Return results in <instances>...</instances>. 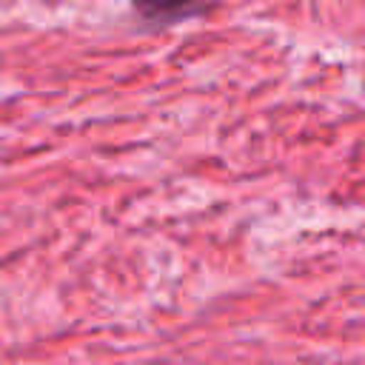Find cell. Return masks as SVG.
Wrapping results in <instances>:
<instances>
[{
	"mask_svg": "<svg viewBox=\"0 0 365 365\" xmlns=\"http://www.w3.org/2000/svg\"><path fill=\"white\" fill-rule=\"evenodd\" d=\"M205 0H134V9L145 17V20H157V23H168L185 14H194Z\"/></svg>",
	"mask_w": 365,
	"mask_h": 365,
	"instance_id": "obj_1",
	"label": "cell"
}]
</instances>
